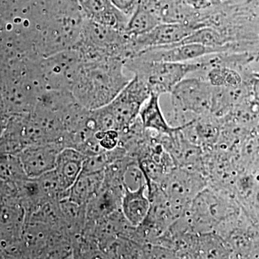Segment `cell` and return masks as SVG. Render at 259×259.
<instances>
[{"label": "cell", "mask_w": 259, "mask_h": 259, "mask_svg": "<svg viewBox=\"0 0 259 259\" xmlns=\"http://www.w3.org/2000/svg\"><path fill=\"white\" fill-rule=\"evenodd\" d=\"M80 66L71 88L75 100L88 110L111 102L130 81L123 73L125 61L107 57Z\"/></svg>", "instance_id": "6da1fadb"}, {"label": "cell", "mask_w": 259, "mask_h": 259, "mask_svg": "<svg viewBox=\"0 0 259 259\" xmlns=\"http://www.w3.org/2000/svg\"><path fill=\"white\" fill-rule=\"evenodd\" d=\"M15 185L0 178V204L15 197Z\"/></svg>", "instance_id": "44dd1931"}, {"label": "cell", "mask_w": 259, "mask_h": 259, "mask_svg": "<svg viewBox=\"0 0 259 259\" xmlns=\"http://www.w3.org/2000/svg\"><path fill=\"white\" fill-rule=\"evenodd\" d=\"M103 180L104 171L80 174L68 190L66 199L80 205H87L101 190Z\"/></svg>", "instance_id": "4fadbf2b"}, {"label": "cell", "mask_w": 259, "mask_h": 259, "mask_svg": "<svg viewBox=\"0 0 259 259\" xmlns=\"http://www.w3.org/2000/svg\"><path fill=\"white\" fill-rule=\"evenodd\" d=\"M159 23L161 22L154 13L139 4L129 18L124 32L129 37L140 36L151 31Z\"/></svg>", "instance_id": "9a60e30c"}, {"label": "cell", "mask_w": 259, "mask_h": 259, "mask_svg": "<svg viewBox=\"0 0 259 259\" xmlns=\"http://www.w3.org/2000/svg\"><path fill=\"white\" fill-rule=\"evenodd\" d=\"M204 78L213 87L237 88L241 82V76L236 71L223 65H214L207 69Z\"/></svg>", "instance_id": "e0dca14e"}, {"label": "cell", "mask_w": 259, "mask_h": 259, "mask_svg": "<svg viewBox=\"0 0 259 259\" xmlns=\"http://www.w3.org/2000/svg\"><path fill=\"white\" fill-rule=\"evenodd\" d=\"M95 136L100 141V146L105 151L117 147L119 144V132L117 131H97Z\"/></svg>", "instance_id": "d6986e66"}, {"label": "cell", "mask_w": 259, "mask_h": 259, "mask_svg": "<svg viewBox=\"0 0 259 259\" xmlns=\"http://www.w3.org/2000/svg\"><path fill=\"white\" fill-rule=\"evenodd\" d=\"M87 156L76 148H64L59 153L54 171L62 190L71 188L82 171Z\"/></svg>", "instance_id": "30bf717a"}, {"label": "cell", "mask_w": 259, "mask_h": 259, "mask_svg": "<svg viewBox=\"0 0 259 259\" xmlns=\"http://www.w3.org/2000/svg\"><path fill=\"white\" fill-rule=\"evenodd\" d=\"M0 178L13 185L28 179L18 154L0 151Z\"/></svg>", "instance_id": "2e32d148"}, {"label": "cell", "mask_w": 259, "mask_h": 259, "mask_svg": "<svg viewBox=\"0 0 259 259\" xmlns=\"http://www.w3.org/2000/svg\"><path fill=\"white\" fill-rule=\"evenodd\" d=\"M139 1L140 0H110L115 8L129 18L137 8Z\"/></svg>", "instance_id": "ffe728a7"}, {"label": "cell", "mask_w": 259, "mask_h": 259, "mask_svg": "<svg viewBox=\"0 0 259 259\" xmlns=\"http://www.w3.org/2000/svg\"><path fill=\"white\" fill-rule=\"evenodd\" d=\"M8 122L6 120L5 117L0 116V138L4 134L5 129H6L7 125H8Z\"/></svg>", "instance_id": "603a6c76"}, {"label": "cell", "mask_w": 259, "mask_h": 259, "mask_svg": "<svg viewBox=\"0 0 259 259\" xmlns=\"http://www.w3.org/2000/svg\"><path fill=\"white\" fill-rule=\"evenodd\" d=\"M151 94L148 85L134 76L118 95L107 104L118 132L128 127L138 118L141 107Z\"/></svg>", "instance_id": "5b68a950"}, {"label": "cell", "mask_w": 259, "mask_h": 259, "mask_svg": "<svg viewBox=\"0 0 259 259\" xmlns=\"http://www.w3.org/2000/svg\"><path fill=\"white\" fill-rule=\"evenodd\" d=\"M184 44H198L212 47H221L228 44L222 34L212 27L197 29L183 40L175 45Z\"/></svg>", "instance_id": "ac0fdd59"}, {"label": "cell", "mask_w": 259, "mask_h": 259, "mask_svg": "<svg viewBox=\"0 0 259 259\" xmlns=\"http://www.w3.org/2000/svg\"><path fill=\"white\" fill-rule=\"evenodd\" d=\"M146 184L136 190H130L125 187L121 202V212L134 227H138L144 222L149 212L151 202L148 195H146Z\"/></svg>", "instance_id": "8fae6325"}, {"label": "cell", "mask_w": 259, "mask_h": 259, "mask_svg": "<svg viewBox=\"0 0 259 259\" xmlns=\"http://www.w3.org/2000/svg\"><path fill=\"white\" fill-rule=\"evenodd\" d=\"M158 185L180 218L208 181L201 172L175 167Z\"/></svg>", "instance_id": "277c9868"}, {"label": "cell", "mask_w": 259, "mask_h": 259, "mask_svg": "<svg viewBox=\"0 0 259 259\" xmlns=\"http://www.w3.org/2000/svg\"><path fill=\"white\" fill-rule=\"evenodd\" d=\"M212 90L213 86L203 77L185 78L180 81L170 93L175 127L211 114Z\"/></svg>", "instance_id": "3957f363"}, {"label": "cell", "mask_w": 259, "mask_h": 259, "mask_svg": "<svg viewBox=\"0 0 259 259\" xmlns=\"http://www.w3.org/2000/svg\"><path fill=\"white\" fill-rule=\"evenodd\" d=\"M208 62L205 57L189 62L150 61L135 56L125 62V67L142 80L151 93L161 95L171 93L186 76L197 71H207Z\"/></svg>", "instance_id": "7a4b0ae2"}, {"label": "cell", "mask_w": 259, "mask_h": 259, "mask_svg": "<svg viewBox=\"0 0 259 259\" xmlns=\"http://www.w3.org/2000/svg\"><path fill=\"white\" fill-rule=\"evenodd\" d=\"M65 148L59 142L30 145L18 153L27 177L35 179L55 168L59 153Z\"/></svg>", "instance_id": "ba28073f"}, {"label": "cell", "mask_w": 259, "mask_h": 259, "mask_svg": "<svg viewBox=\"0 0 259 259\" xmlns=\"http://www.w3.org/2000/svg\"><path fill=\"white\" fill-rule=\"evenodd\" d=\"M231 248L225 238L214 232L198 233L197 258H231Z\"/></svg>", "instance_id": "5bb4252c"}, {"label": "cell", "mask_w": 259, "mask_h": 259, "mask_svg": "<svg viewBox=\"0 0 259 259\" xmlns=\"http://www.w3.org/2000/svg\"><path fill=\"white\" fill-rule=\"evenodd\" d=\"M160 96L151 93L140 110L139 117L145 129L154 131L158 134H173L178 127H173L168 123L163 115L160 105Z\"/></svg>", "instance_id": "7c38bea8"}, {"label": "cell", "mask_w": 259, "mask_h": 259, "mask_svg": "<svg viewBox=\"0 0 259 259\" xmlns=\"http://www.w3.org/2000/svg\"><path fill=\"white\" fill-rule=\"evenodd\" d=\"M196 30L195 27L190 24L159 23L144 35L130 37L132 57L147 49L179 44Z\"/></svg>", "instance_id": "8992f818"}, {"label": "cell", "mask_w": 259, "mask_h": 259, "mask_svg": "<svg viewBox=\"0 0 259 259\" xmlns=\"http://www.w3.org/2000/svg\"><path fill=\"white\" fill-rule=\"evenodd\" d=\"M88 20L124 32L129 18L122 14L110 0H76Z\"/></svg>", "instance_id": "9c48e42d"}, {"label": "cell", "mask_w": 259, "mask_h": 259, "mask_svg": "<svg viewBox=\"0 0 259 259\" xmlns=\"http://www.w3.org/2000/svg\"><path fill=\"white\" fill-rule=\"evenodd\" d=\"M253 92H254V95L255 98L259 101V79H257L256 81L253 84Z\"/></svg>", "instance_id": "cb8c5ba5"}, {"label": "cell", "mask_w": 259, "mask_h": 259, "mask_svg": "<svg viewBox=\"0 0 259 259\" xmlns=\"http://www.w3.org/2000/svg\"><path fill=\"white\" fill-rule=\"evenodd\" d=\"M230 49L228 44L221 47H212L198 44H184L153 48L136 56L150 61L189 62L199 60L206 56L226 54Z\"/></svg>", "instance_id": "52a82bcc"}, {"label": "cell", "mask_w": 259, "mask_h": 259, "mask_svg": "<svg viewBox=\"0 0 259 259\" xmlns=\"http://www.w3.org/2000/svg\"><path fill=\"white\" fill-rule=\"evenodd\" d=\"M185 5L195 10H204L213 6L211 0H182Z\"/></svg>", "instance_id": "7402d4cb"}]
</instances>
